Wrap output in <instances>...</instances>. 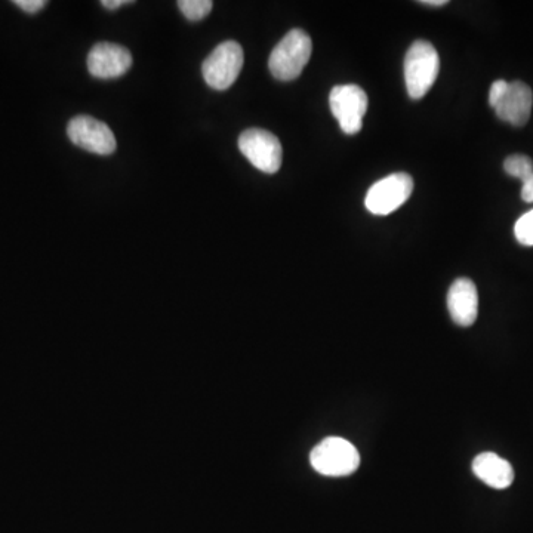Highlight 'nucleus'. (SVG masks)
Segmentation results:
<instances>
[{"label": "nucleus", "mask_w": 533, "mask_h": 533, "mask_svg": "<svg viewBox=\"0 0 533 533\" xmlns=\"http://www.w3.org/2000/svg\"><path fill=\"white\" fill-rule=\"evenodd\" d=\"M508 82L505 80H496L494 85L491 86V92H489V104L495 107L499 103L502 97H504L505 91H507Z\"/></svg>", "instance_id": "17"}, {"label": "nucleus", "mask_w": 533, "mask_h": 533, "mask_svg": "<svg viewBox=\"0 0 533 533\" xmlns=\"http://www.w3.org/2000/svg\"><path fill=\"white\" fill-rule=\"evenodd\" d=\"M70 141L80 149L100 156L115 153L117 143L109 125L91 116H76L67 125Z\"/></svg>", "instance_id": "8"}, {"label": "nucleus", "mask_w": 533, "mask_h": 533, "mask_svg": "<svg viewBox=\"0 0 533 533\" xmlns=\"http://www.w3.org/2000/svg\"><path fill=\"white\" fill-rule=\"evenodd\" d=\"M177 5L187 20L200 21L211 14L214 3L211 0H180Z\"/></svg>", "instance_id": "14"}, {"label": "nucleus", "mask_w": 533, "mask_h": 533, "mask_svg": "<svg viewBox=\"0 0 533 533\" xmlns=\"http://www.w3.org/2000/svg\"><path fill=\"white\" fill-rule=\"evenodd\" d=\"M243 156L264 174H276L282 166L283 149L279 138L264 129H248L239 137Z\"/></svg>", "instance_id": "6"}, {"label": "nucleus", "mask_w": 533, "mask_h": 533, "mask_svg": "<svg viewBox=\"0 0 533 533\" xmlns=\"http://www.w3.org/2000/svg\"><path fill=\"white\" fill-rule=\"evenodd\" d=\"M473 473L477 479L494 489L510 488L514 482V470L510 462L492 452L474 458Z\"/></svg>", "instance_id": "12"}, {"label": "nucleus", "mask_w": 533, "mask_h": 533, "mask_svg": "<svg viewBox=\"0 0 533 533\" xmlns=\"http://www.w3.org/2000/svg\"><path fill=\"white\" fill-rule=\"evenodd\" d=\"M440 72V58L436 48L427 40L412 43L405 58V80L409 97L421 100L436 83Z\"/></svg>", "instance_id": "2"}, {"label": "nucleus", "mask_w": 533, "mask_h": 533, "mask_svg": "<svg viewBox=\"0 0 533 533\" xmlns=\"http://www.w3.org/2000/svg\"><path fill=\"white\" fill-rule=\"evenodd\" d=\"M131 66V52L117 43H97L88 55L89 73L97 79H116L126 75Z\"/></svg>", "instance_id": "9"}, {"label": "nucleus", "mask_w": 533, "mask_h": 533, "mask_svg": "<svg viewBox=\"0 0 533 533\" xmlns=\"http://www.w3.org/2000/svg\"><path fill=\"white\" fill-rule=\"evenodd\" d=\"M128 3L134 2H129V0H103L101 5L106 9H110V11H115V9H119L122 5H128Z\"/></svg>", "instance_id": "19"}, {"label": "nucleus", "mask_w": 533, "mask_h": 533, "mask_svg": "<svg viewBox=\"0 0 533 533\" xmlns=\"http://www.w3.org/2000/svg\"><path fill=\"white\" fill-rule=\"evenodd\" d=\"M311 51L313 43L310 36L301 29L291 30L271 51L268 60L271 75L282 82L297 79L310 61Z\"/></svg>", "instance_id": "1"}, {"label": "nucleus", "mask_w": 533, "mask_h": 533, "mask_svg": "<svg viewBox=\"0 0 533 533\" xmlns=\"http://www.w3.org/2000/svg\"><path fill=\"white\" fill-rule=\"evenodd\" d=\"M448 310L452 320L462 328H470L479 314V294L473 280H455L448 292Z\"/></svg>", "instance_id": "10"}, {"label": "nucleus", "mask_w": 533, "mask_h": 533, "mask_svg": "<svg viewBox=\"0 0 533 533\" xmlns=\"http://www.w3.org/2000/svg\"><path fill=\"white\" fill-rule=\"evenodd\" d=\"M14 5H17L21 11L27 14H38L46 6L45 0H15Z\"/></svg>", "instance_id": "16"}, {"label": "nucleus", "mask_w": 533, "mask_h": 533, "mask_svg": "<svg viewBox=\"0 0 533 533\" xmlns=\"http://www.w3.org/2000/svg\"><path fill=\"white\" fill-rule=\"evenodd\" d=\"M414 191V180L405 172L388 175L377 181L366 194L365 205L374 215H388L397 211Z\"/></svg>", "instance_id": "7"}, {"label": "nucleus", "mask_w": 533, "mask_h": 533, "mask_svg": "<svg viewBox=\"0 0 533 533\" xmlns=\"http://www.w3.org/2000/svg\"><path fill=\"white\" fill-rule=\"evenodd\" d=\"M514 234L520 245L533 246V209L517 220Z\"/></svg>", "instance_id": "15"}, {"label": "nucleus", "mask_w": 533, "mask_h": 533, "mask_svg": "<svg viewBox=\"0 0 533 533\" xmlns=\"http://www.w3.org/2000/svg\"><path fill=\"white\" fill-rule=\"evenodd\" d=\"M310 462L322 476L344 477L357 471L360 454L356 446L343 437H328L311 451Z\"/></svg>", "instance_id": "3"}, {"label": "nucleus", "mask_w": 533, "mask_h": 533, "mask_svg": "<svg viewBox=\"0 0 533 533\" xmlns=\"http://www.w3.org/2000/svg\"><path fill=\"white\" fill-rule=\"evenodd\" d=\"M329 106L344 134L356 135L362 131L363 117L368 112L369 103L368 95L360 86H335L329 95Z\"/></svg>", "instance_id": "5"}, {"label": "nucleus", "mask_w": 533, "mask_h": 533, "mask_svg": "<svg viewBox=\"0 0 533 533\" xmlns=\"http://www.w3.org/2000/svg\"><path fill=\"white\" fill-rule=\"evenodd\" d=\"M533 94L532 89L526 83H508L504 97L494 107L496 116L504 122L514 126H523L528 123L532 113Z\"/></svg>", "instance_id": "11"}, {"label": "nucleus", "mask_w": 533, "mask_h": 533, "mask_svg": "<svg viewBox=\"0 0 533 533\" xmlns=\"http://www.w3.org/2000/svg\"><path fill=\"white\" fill-rule=\"evenodd\" d=\"M522 199L525 200L526 203H533V175L529 180H526L525 183H523Z\"/></svg>", "instance_id": "18"}, {"label": "nucleus", "mask_w": 533, "mask_h": 533, "mask_svg": "<svg viewBox=\"0 0 533 533\" xmlns=\"http://www.w3.org/2000/svg\"><path fill=\"white\" fill-rule=\"evenodd\" d=\"M421 3L427 6H443L448 5V0H422Z\"/></svg>", "instance_id": "20"}, {"label": "nucleus", "mask_w": 533, "mask_h": 533, "mask_svg": "<svg viewBox=\"0 0 533 533\" xmlns=\"http://www.w3.org/2000/svg\"><path fill=\"white\" fill-rule=\"evenodd\" d=\"M243 61L245 55L239 43L234 40L220 43L203 61L202 73L205 82L212 89L226 91L242 72Z\"/></svg>", "instance_id": "4"}, {"label": "nucleus", "mask_w": 533, "mask_h": 533, "mask_svg": "<svg viewBox=\"0 0 533 533\" xmlns=\"http://www.w3.org/2000/svg\"><path fill=\"white\" fill-rule=\"evenodd\" d=\"M504 169L510 177L519 178L525 183L533 175V160L525 154H513L505 159Z\"/></svg>", "instance_id": "13"}]
</instances>
